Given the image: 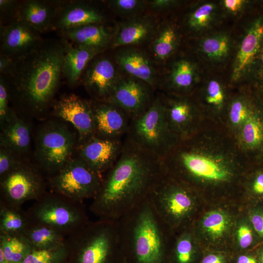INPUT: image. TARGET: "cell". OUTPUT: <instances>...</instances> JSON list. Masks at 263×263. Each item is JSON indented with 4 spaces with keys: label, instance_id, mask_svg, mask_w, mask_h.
I'll use <instances>...</instances> for the list:
<instances>
[{
    "label": "cell",
    "instance_id": "484cf974",
    "mask_svg": "<svg viewBox=\"0 0 263 263\" xmlns=\"http://www.w3.org/2000/svg\"><path fill=\"white\" fill-rule=\"evenodd\" d=\"M0 127V147L10 150L18 155L28 151L31 144L30 127L13 111Z\"/></svg>",
    "mask_w": 263,
    "mask_h": 263
},
{
    "label": "cell",
    "instance_id": "8d00e7d4",
    "mask_svg": "<svg viewBox=\"0 0 263 263\" xmlns=\"http://www.w3.org/2000/svg\"><path fill=\"white\" fill-rule=\"evenodd\" d=\"M174 253L176 263H191L193 260L194 248L191 234L183 232L175 241Z\"/></svg>",
    "mask_w": 263,
    "mask_h": 263
},
{
    "label": "cell",
    "instance_id": "9c48e42d",
    "mask_svg": "<svg viewBox=\"0 0 263 263\" xmlns=\"http://www.w3.org/2000/svg\"><path fill=\"white\" fill-rule=\"evenodd\" d=\"M103 176L78 156L72 158L57 173L48 178L51 192L83 202L93 199L101 186Z\"/></svg>",
    "mask_w": 263,
    "mask_h": 263
},
{
    "label": "cell",
    "instance_id": "f1b7e54d",
    "mask_svg": "<svg viewBox=\"0 0 263 263\" xmlns=\"http://www.w3.org/2000/svg\"><path fill=\"white\" fill-rule=\"evenodd\" d=\"M34 249H49L63 245L66 237L48 227L30 225L22 235Z\"/></svg>",
    "mask_w": 263,
    "mask_h": 263
},
{
    "label": "cell",
    "instance_id": "5b68a950",
    "mask_svg": "<svg viewBox=\"0 0 263 263\" xmlns=\"http://www.w3.org/2000/svg\"><path fill=\"white\" fill-rule=\"evenodd\" d=\"M26 211L30 225L51 228L67 237L89 221L83 202L46 192Z\"/></svg>",
    "mask_w": 263,
    "mask_h": 263
},
{
    "label": "cell",
    "instance_id": "836d02e7",
    "mask_svg": "<svg viewBox=\"0 0 263 263\" xmlns=\"http://www.w3.org/2000/svg\"><path fill=\"white\" fill-rule=\"evenodd\" d=\"M106 6L124 19L148 12V0H110L106 1Z\"/></svg>",
    "mask_w": 263,
    "mask_h": 263
},
{
    "label": "cell",
    "instance_id": "1f68e13d",
    "mask_svg": "<svg viewBox=\"0 0 263 263\" xmlns=\"http://www.w3.org/2000/svg\"><path fill=\"white\" fill-rule=\"evenodd\" d=\"M0 249L9 263H22L34 249L23 236L0 234Z\"/></svg>",
    "mask_w": 263,
    "mask_h": 263
},
{
    "label": "cell",
    "instance_id": "2e32d148",
    "mask_svg": "<svg viewBox=\"0 0 263 263\" xmlns=\"http://www.w3.org/2000/svg\"><path fill=\"white\" fill-rule=\"evenodd\" d=\"M161 20L159 16L147 12L115 23L111 49L148 46L155 35Z\"/></svg>",
    "mask_w": 263,
    "mask_h": 263
},
{
    "label": "cell",
    "instance_id": "6da1fadb",
    "mask_svg": "<svg viewBox=\"0 0 263 263\" xmlns=\"http://www.w3.org/2000/svg\"><path fill=\"white\" fill-rule=\"evenodd\" d=\"M165 175L161 157L125 136L121 152L103 175L89 210L98 219L117 221L147 197Z\"/></svg>",
    "mask_w": 263,
    "mask_h": 263
},
{
    "label": "cell",
    "instance_id": "c3c4849f",
    "mask_svg": "<svg viewBox=\"0 0 263 263\" xmlns=\"http://www.w3.org/2000/svg\"><path fill=\"white\" fill-rule=\"evenodd\" d=\"M224 256L220 254L211 253L206 256L201 263H225Z\"/></svg>",
    "mask_w": 263,
    "mask_h": 263
},
{
    "label": "cell",
    "instance_id": "db71d44e",
    "mask_svg": "<svg viewBox=\"0 0 263 263\" xmlns=\"http://www.w3.org/2000/svg\"><path fill=\"white\" fill-rule=\"evenodd\" d=\"M260 263H263V250L261 252L260 255Z\"/></svg>",
    "mask_w": 263,
    "mask_h": 263
},
{
    "label": "cell",
    "instance_id": "e0dca14e",
    "mask_svg": "<svg viewBox=\"0 0 263 263\" xmlns=\"http://www.w3.org/2000/svg\"><path fill=\"white\" fill-rule=\"evenodd\" d=\"M57 117L72 124L78 134V144L95 133V123L91 102L75 94L61 97L54 105Z\"/></svg>",
    "mask_w": 263,
    "mask_h": 263
},
{
    "label": "cell",
    "instance_id": "d6986e66",
    "mask_svg": "<svg viewBox=\"0 0 263 263\" xmlns=\"http://www.w3.org/2000/svg\"><path fill=\"white\" fill-rule=\"evenodd\" d=\"M157 92L184 95L189 91L197 81L198 74L196 64L185 56L168 60L161 68ZM161 70V69H160Z\"/></svg>",
    "mask_w": 263,
    "mask_h": 263
},
{
    "label": "cell",
    "instance_id": "83f0119b",
    "mask_svg": "<svg viewBox=\"0 0 263 263\" xmlns=\"http://www.w3.org/2000/svg\"><path fill=\"white\" fill-rule=\"evenodd\" d=\"M30 224L26 210L0 204V234L22 236Z\"/></svg>",
    "mask_w": 263,
    "mask_h": 263
},
{
    "label": "cell",
    "instance_id": "7402d4cb",
    "mask_svg": "<svg viewBox=\"0 0 263 263\" xmlns=\"http://www.w3.org/2000/svg\"><path fill=\"white\" fill-rule=\"evenodd\" d=\"M115 29L116 24L94 23L66 29L58 33L62 38L73 44L103 53L112 48Z\"/></svg>",
    "mask_w": 263,
    "mask_h": 263
},
{
    "label": "cell",
    "instance_id": "8fae6325",
    "mask_svg": "<svg viewBox=\"0 0 263 263\" xmlns=\"http://www.w3.org/2000/svg\"><path fill=\"white\" fill-rule=\"evenodd\" d=\"M157 93L146 82L123 74L111 94L104 101L122 109L132 120L140 116L150 108Z\"/></svg>",
    "mask_w": 263,
    "mask_h": 263
},
{
    "label": "cell",
    "instance_id": "74e56055",
    "mask_svg": "<svg viewBox=\"0 0 263 263\" xmlns=\"http://www.w3.org/2000/svg\"><path fill=\"white\" fill-rule=\"evenodd\" d=\"M225 93L223 86L218 80L211 79L207 83L206 90L207 103L215 107H221L225 100Z\"/></svg>",
    "mask_w": 263,
    "mask_h": 263
},
{
    "label": "cell",
    "instance_id": "ffe728a7",
    "mask_svg": "<svg viewBox=\"0 0 263 263\" xmlns=\"http://www.w3.org/2000/svg\"><path fill=\"white\" fill-rule=\"evenodd\" d=\"M263 44V17L248 27L239 44L233 63L232 78L238 81L254 70Z\"/></svg>",
    "mask_w": 263,
    "mask_h": 263
},
{
    "label": "cell",
    "instance_id": "44dd1931",
    "mask_svg": "<svg viewBox=\"0 0 263 263\" xmlns=\"http://www.w3.org/2000/svg\"><path fill=\"white\" fill-rule=\"evenodd\" d=\"M90 102L94 119V135L110 139L124 138L131 120L128 114L106 101L93 99Z\"/></svg>",
    "mask_w": 263,
    "mask_h": 263
},
{
    "label": "cell",
    "instance_id": "f546056e",
    "mask_svg": "<svg viewBox=\"0 0 263 263\" xmlns=\"http://www.w3.org/2000/svg\"><path fill=\"white\" fill-rule=\"evenodd\" d=\"M217 7L212 2H205L192 8L186 15L184 23L190 32L197 33L207 29L214 22Z\"/></svg>",
    "mask_w": 263,
    "mask_h": 263
},
{
    "label": "cell",
    "instance_id": "b9f144b4",
    "mask_svg": "<svg viewBox=\"0 0 263 263\" xmlns=\"http://www.w3.org/2000/svg\"><path fill=\"white\" fill-rule=\"evenodd\" d=\"M9 95L6 83L0 76V123L2 126L8 119L13 110L9 107Z\"/></svg>",
    "mask_w": 263,
    "mask_h": 263
},
{
    "label": "cell",
    "instance_id": "4316f807",
    "mask_svg": "<svg viewBox=\"0 0 263 263\" xmlns=\"http://www.w3.org/2000/svg\"><path fill=\"white\" fill-rule=\"evenodd\" d=\"M66 41V49L62 65V75L71 86L81 80L89 62L101 54L95 50L73 44Z\"/></svg>",
    "mask_w": 263,
    "mask_h": 263
},
{
    "label": "cell",
    "instance_id": "60d3db41",
    "mask_svg": "<svg viewBox=\"0 0 263 263\" xmlns=\"http://www.w3.org/2000/svg\"><path fill=\"white\" fill-rule=\"evenodd\" d=\"M18 155L12 150L4 147L0 149V177L12 170L21 161Z\"/></svg>",
    "mask_w": 263,
    "mask_h": 263
},
{
    "label": "cell",
    "instance_id": "cb8c5ba5",
    "mask_svg": "<svg viewBox=\"0 0 263 263\" xmlns=\"http://www.w3.org/2000/svg\"><path fill=\"white\" fill-rule=\"evenodd\" d=\"M162 101L167 121L180 140L187 136L191 129L194 107L184 95L157 92Z\"/></svg>",
    "mask_w": 263,
    "mask_h": 263
},
{
    "label": "cell",
    "instance_id": "9a60e30c",
    "mask_svg": "<svg viewBox=\"0 0 263 263\" xmlns=\"http://www.w3.org/2000/svg\"><path fill=\"white\" fill-rule=\"evenodd\" d=\"M115 50L113 57L122 74L140 79L157 91L160 69L147 50L136 46Z\"/></svg>",
    "mask_w": 263,
    "mask_h": 263
},
{
    "label": "cell",
    "instance_id": "d590c367",
    "mask_svg": "<svg viewBox=\"0 0 263 263\" xmlns=\"http://www.w3.org/2000/svg\"><path fill=\"white\" fill-rule=\"evenodd\" d=\"M67 250L65 244L49 249H33L22 263H66Z\"/></svg>",
    "mask_w": 263,
    "mask_h": 263
},
{
    "label": "cell",
    "instance_id": "603a6c76",
    "mask_svg": "<svg viewBox=\"0 0 263 263\" xmlns=\"http://www.w3.org/2000/svg\"><path fill=\"white\" fill-rule=\"evenodd\" d=\"M179 26L174 21L161 20L148 46V52L160 69L176 53L181 41Z\"/></svg>",
    "mask_w": 263,
    "mask_h": 263
},
{
    "label": "cell",
    "instance_id": "8992f818",
    "mask_svg": "<svg viewBox=\"0 0 263 263\" xmlns=\"http://www.w3.org/2000/svg\"><path fill=\"white\" fill-rule=\"evenodd\" d=\"M126 136L161 158L180 140L167 121L158 92L150 108L140 116L131 120Z\"/></svg>",
    "mask_w": 263,
    "mask_h": 263
},
{
    "label": "cell",
    "instance_id": "30bf717a",
    "mask_svg": "<svg viewBox=\"0 0 263 263\" xmlns=\"http://www.w3.org/2000/svg\"><path fill=\"white\" fill-rule=\"evenodd\" d=\"M0 204L20 207L26 201L38 200L47 192L46 183L37 168L21 162L0 177Z\"/></svg>",
    "mask_w": 263,
    "mask_h": 263
},
{
    "label": "cell",
    "instance_id": "7dc6e473",
    "mask_svg": "<svg viewBox=\"0 0 263 263\" xmlns=\"http://www.w3.org/2000/svg\"><path fill=\"white\" fill-rule=\"evenodd\" d=\"M14 61L11 57L0 54V75H5L13 67Z\"/></svg>",
    "mask_w": 263,
    "mask_h": 263
},
{
    "label": "cell",
    "instance_id": "e575fe53",
    "mask_svg": "<svg viewBox=\"0 0 263 263\" xmlns=\"http://www.w3.org/2000/svg\"><path fill=\"white\" fill-rule=\"evenodd\" d=\"M242 139L248 147L254 148L263 141V123L256 114L251 113L242 125Z\"/></svg>",
    "mask_w": 263,
    "mask_h": 263
},
{
    "label": "cell",
    "instance_id": "f6af8a7d",
    "mask_svg": "<svg viewBox=\"0 0 263 263\" xmlns=\"http://www.w3.org/2000/svg\"><path fill=\"white\" fill-rule=\"evenodd\" d=\"M248 3V1L244 0H224L222 1V6L225 11L233 15L242 12Z\"/></svg>",
    "mask_w": 263,
    "mask_h": 263
},
{
    "label": "cell",
    "instance_id": "f35d334b",
    "mask_svg": "<svg viewBox=\"0 0 263 263\" xmlns=\"http://www.w3.org/2000/svg\"><path fill=\"white\" fill-rule=\"evenodd\" d=\"M250 113L247 105L242 99H236L232 102L229 109V118L233 125H243Z\"/></svg>",
    "mask_w": 263,
    "mask_h": 263
},
{
    "label": "cell",
    "instance_id": "816d5d0a",
    "mask_svg": "<svg viewBox=\"0 0 263 263\" xmlns=\"http://www.w3.org/2000/svg\"><path fill=\"white\" fill-rule=\"evenodd\" d=\"M237 263H258V262L257 260L251 256L242 255L238 257Z\"/></svg>",
    "mask_w": 263,
    "mask_h": 263
},
{
    "label": "cell",
    "instance_id": "f907efd6",
    "mask_svg": "<svg viewBox=\"0 0 263 263\" xmlns=\"http://www.w3.org/2000/svg\"><path fill=\"white\" fill-rule=\"evenodd\" d=\"M254 192L257 194H263V173L257 176L255 178L252 186Z\"/></svg>",
    "mask_w": 263,
    "mask_h": 263
},
{
    "label": "cell",
    "instance_id": "4dcf8cb0",
    "mask_svg": "<svg viewBox=\"0 0 263 263\" xmlns=\"http://www.w3.org/2000/svg\"><path fill=\"white\" fill-rule=\"evenodd\" d=\"M231 40L224 33H218L207 36L200 41L199 50L209 60L214 62L224 60L231 49Z\"/></svg>",
    "mask_w": 263,
    "mask_h": 263
},
{
    "label": "cell",
    "instance_id": "ab89813d",
    "mask_svg": "<svg viewBox=\"0 0 263 263\" xmlns=\"http://www.w3.org/2000/svg\"><path fill=\"white\" fill-rule=\"evenodd\" d=\"M20 0H0V25L17 19Z\"/></svg>",
    "mask_w": 263,
    "mask_h": 263
},
{
    "label": "cell",
    "instance_id": "ba28073f",
    "mask_svg": "<svg viewBox=\"0 0 263 263\" xmlns=\"http://www.w3.org/2000/svg\"><path fill=\"white\" fill-rule=\"evenodd\" d=\"M148 197L171 231L188 220L195 207L194 197L189 189L167 175L153 188Z\"/></svg>",
    "mask_w": 263,
    "mask_h": 263
},
{
    "label": "cell",
    "instance_id": "ac0fdd59",
    "mask_svg": "<svg viewBox=\"0 0 263 263\" xmlns=\"http://www.w3.org/2000/svg\"><path fill=\"white\" fill-rule=\"evenodd\" d=\"M123 139H110L94 135L78 144V157L101 176L113 165L123 147Z\"/></svg>",
    "mask_w": 263,
    "mask_h": 263
},
{
    "label": "cell",
    "instance_id": "5bb4252c",
    "mask_svg": "<svg viewBox=\"0 0 263 263\" xmlns=\"http://www.w3.org/2000/svg\"><path fill=\"white\" fill-rule=\"evenodd\" d=\"M40 34L26 22L16 19L0 26V54L14 60L38 49L44 41Z\"/></svg>",
    "mask_w": 263,
    "mask_h": 263
},
{
    "label": "cell",
    "instance_id": "7a4b0ae2",
    "mask_svg": "<svg viewBox=\"0 0 263 263\" xmlns=\"http://www.w3.org/2000/svg\"><path fill=\"white\" fill-rule=\"evenodd\" d=\"M66 41H44L32 53L15 60L3 77L9 98L22 110L38 115L48 108L56 92L62 75Z\"/></svg>",
    "mask_w": 263,
    "mask_h": 263
},
{
    "label": "cell",
    "instance_id": "7bdbcfd3",
    "mask_svg": "<svg viewBox=\"0 0 263 263\" xmlns=\"http://www.w3.org/2000/svg\"><path fill=\"white\" fill-rule=\"evenodd\" d=\"M180 1L175 0H148V12L159 17V14L178 6Z\"/></svg>",
    "mask_w": 263,
    "mask_h": 263
},
{
    "label": "cell",
    "instance_id": "681fc988",
    "mask_svg": "<svg viewBox=\"0 0 263 263\" xmlns=\"http://www.w3.org/2000/svg\"><path fill=\"white\" fill-rule=\"evenodd\" d=\"M256 75L263 78V44L255 67Z\"/></svg>",
    "mask_w": 263,
    "mask_h": 263
},
{
    "label": "cell",
    "instance_id": "52a82bcc",
    "mask_svg": "<svg viewBox=\"0 0 263 263\" xmlns=\"http://www.w3.org/2000/svg\"><path fill=\"white\" fill-rule=\"evenodd\" d=\"M75 144L74 133L64 124L49 121L38 131L36 139L35 156L38 169L52 176L72 158Z\"/></svg>",
    "mask_w": 263,
    "mask_h": 263
},
{
    "label": "cell",
    "instance_id": "7c38bea8",
    "mask_svg": "<svg viewBox=\"0 0 263 263\" xmlns=\"http://www.w3.org/2000/svg\"><path fill=\"white\" fill-rule=\"evenodd\" d=\"M103 53L89 62L80 80L93 99L100 101L108 98L123 75L113 57Z\"/></svg>",
    "mask_w": 263,
    "mask_h": 263
},
{
    "label": "cell",
    "instance_id": "3957f363",
    "mask_svg": "<svg viewBox=\"0 0 263 263\" xmlns=\"http://www.w3.org/2000/svg\"><path fill=\"white\" fill-rule=\"evenodd\" d=\"M122 251L134 263H164L169 227L148 196L117 220Z\"/></svg>",
    "mask_w": 263,
    "mask_h": 263
},
{
    "label": "cell",
    "instance_id": "d6a6232c",
    "mask_svg": "<svg viewBox=\"0 0 263 263\" xmlns=\"http://www.w3.org/2000/svg\"><path fill=\"white\" fill-rule=\"evenodd\" d=\"M231 226V219L227 214L220 210L207 213L203 217L202 227L203 231L213 240L224 237Z\"/></svg>",
    "mask_w": 263,
    "mask_h": 263
},
{
    "label": "cell",
    "instance_id": "bcb514c9",
    "mask_svg": "<svg viewBox=\"0 0 263 263\" xmlns=\"http://www.w3.org/2000/svg\"><path fill=\"white\" fill-rule=\"evenodd\" d=\"M250 220L255 230L260 236L263 237V213H254Z\"/></svg>",
    "mask_w": 263,
    "mask_h": 263
},
{
    "label": "cell",
    "instance_id": "f5cc1de1",
    "mask_svg": "<svg viewBox=\"0 0 263 263\" xmlns=\"http://www.w3.org/2000/svg\"><path fill=\"white\" fill-rule=\"evenodd\" d=\"M0 263H9L4 257L1 250L0 249Z\"/></svg>",
    "mask_w": 263,
    "mask_h": 263
},
{
    "label": "cell",
    "instance_id": "4fadbf2b",
    "mask_svg": "<svg viewBox=\"0 0 263 263\" xmlns=\"http://www.w3.org/2000/svg\"><path fill=\"white\" fill-rule=\"evenodd\" d=\"M110 22L101 4L91 0H58L53 30L58 32L78 26Z\"/></svg>",
    "mask_w": 263,
    "mask_h": 263
},
{
    "label": "cell",
    "instance_id": "277c9868",
    "mask_svg": "<svg viewBox=\"0 0 263 263\" xmlns=\"http://www.w3.org/2000/svg\"><path fill=\"white\" fill-rule=\"evenodd\" d=\"M66 263H110L122 250L117 221H89L66 237Z\"/></svg>",
    "mask_w": 263,
    "mask_h": 263
},
{
    "label": "cell",
    "instance_id": "d4e9b609",
    "mask_svg": "<svg viewBox=\"0 0 263 263\" xmlns=\"http://www.w3.org/2000/svg\"><path fill=\"white\" fill-rule=\"evenodd\" d=\"M58 0H20L17 19L21 20L40 33L53 30Z\"/></svg>",
    "mask_w": 263,
    "mask_h": 263
},
{
    "label": "cell",
    "instance_id": "ee69618b",
    "mask_svg": "<svg viewBox=\"0 0 263 263\" xmlns=\"http://www.w3.org/2000/svg\"><path fill=\"white\" fill-rule=\"evenodd\" d=\"M237 238L239 246L243 249L251 245L253 236L251 228L245 224L240 225L237 230Z\"/></svg>",
    "mask_w": 263,
    "mask_h": 263
}]
</instances>
